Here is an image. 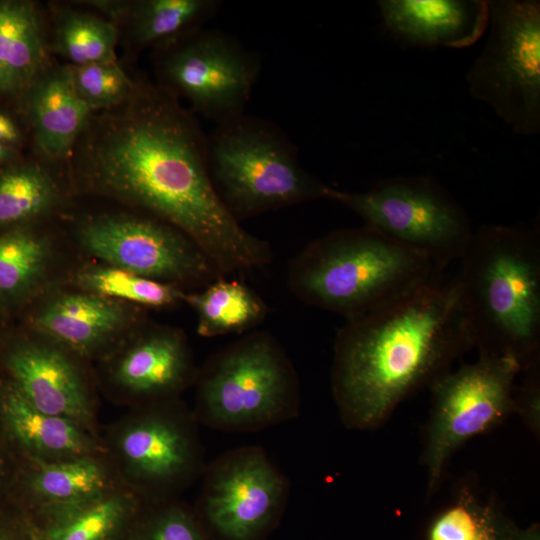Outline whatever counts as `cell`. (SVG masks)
I'll return each instance as SVG.
<instances>
[{
  "instance_id": "cell-5",
  "label": "cell",
  "mask_w": 540,
  "mask_h": 540,
  "mask_svg": "<svg viewBox=\"0 0 540 540\" xmlns=\"http://www.w3.org/2000/svg\"><path fill=\"white\" fill-rule=\"evenodd\" d=\"M207 155L214 188L238 222L308 201L329 200L333 190L303 167L278 126L245 113L216 124L207 136Z\"/></svg>"
},
{
  "instance_id": "cell-9",
  "label": "cell",
  "mask_w": 540,
  "mask_h": 540,
  "mask_svg": "<svg viewBox=\"0 0 540 540\" xmlns=\"http://www.w3.org/2000/svg\"><path fill=\"white\" fill-rule=\"evenodd\" d=\"M521 371L512 357L479 354L476 362L449 370L430 385L432 409L423 453L428 495L438 487L450 457L461 445L515 411V380Z\"/></svg>"
},
{
  "instance_id": "cell-4",
  "label": "cell",
  "mask_w": 540,
  "mask_h": 540,
  "mask_svg": "<svg viewBox=\"0 0 540 540\" xmlns=\"http://www.w3.org/2000/svg\"><path fill=\"white\" fill-rule=\"evenodd\" d=\"M442 271L424 255L364 225L309 243L290 263L287 282L304 303L347 320L442 279Z\"/></svg>"
},
{
  "instance_id": "cell-36",
  "label": "cell",
  "mask_w": 540,
  "mask_h": 540,
  "mask_svg": "<svg viewBox=\"0 0 540 540\" xmlns=\"http://www.w3.org/2000/svg\"><path fill=\"white\" fill-rule=\"evenodd\" d=\"M16 154V149L0 144V165L13 162Z\"/></svg>"
},
{
  "instance_id": "cell-20",
  "label": "cell",
  "mask_w": 540,
  "mask_h": 540,
  "mask_svg": "<svg viewBox=\"0 0 540 540\" xmlns=\"http://www.w3.org/2000/svg\"><path fill=\"white\" fill-rule=\"evenodd\" d=\"M50 54L38 4L0 0V97L21 96L52 65Z\"/></svg>"
},
{
  "instance_id": "cell-32",
  "label": "cell",
  "mask_w": 540,
  "mask_h": 540,
  "mask_svg": "<svg viewBox=\"0 0 540 540\" xmlns=\"http://www.w3.org/2000/svg\"><path fill=\"white\" fill-rule=\"evenodd\" d=\"M526 376L523 384L514 390V406L515 411L520 413L531 430L539 432V403H540V388H539V370L538 360L531 363L525 369Z\"/></svg>"
},
{
  "instance_id": "cell-8",
  "label": "cell",
  "mask_w": 540,
  "mask_h": 540,
  "mask_svg": "<svg viewBox=\"0 0 540 540\" xmlns=\"http://www.w3.org/2000/svg\"><path fill=\"white\" fill-rule=\"evenodd\" d=\"M489 32L469 69L471 95L523 136L540 132V2L488 0Z\"/></svg>"
},
{
  "instance_id": "cell-24",
  "label": "cell",
  "mask_w": 540,
  "mask_h": 540,
  "mask_svg": "<svg viewBox=\"0 0 540 540\" xmlns=\"http://www.w3.org/2000/svg\"><path fill=\"white\" fill-rule=\"evenodd\" d=\"M141 497L131 489L104 493L46 514L43 540H113L134 516Z\"/></svg>"
},
{
  "instance_id": "cell-28",
  "label": "cell",
  "mask_w": 540,
  "mask_h": 540,
  "mask_svg": "<svg viewBox=\"0 0 540 540\" xmlns=\"http://www.w3.org/2000/svg\"><path fill=\"white\" fill-rule=\"evenodd\" d=\"M83 291L119 302L166 308L183 301L180 288L111 265H91L76 275Z\"/></svg>"
},
{
  "instance_id": "cell-22",
  "label": "cell",
  "mask_w": 540,
  "mask_h": 540,
  "mask_svg": "<svg viewBox=\"0 0 540 540\" xmlns=\"http://www.w3.org/2000/svg\"><path fill=\"white\" fill-rule=\"evenodd\" d=\"M183 301L197 315V333L207 338L251 330L268 312L265 302L248 286L224 277L201 291L184 293Z\"/></svg>"
},
{
  "instance_id": "cell-15",
  "label": "cell",
  "mask_w": 540,
  "mask_h": 540,
  "mask_svg": "<svg viewBox=\"0 0 540 540\" xmlns=\"http://www.w3.org/2000/svg\"><path fill=\"white\" fill-rule=\"evenodd\" d=\"M7 365L13 386L32 406L90 429L93 413L89 391L64 350L50 344L24 343L12 350Z\"/></svg>"
},
{
  "instance_id": "cell-13",
  "label": "cell",
  "mask_w": 540,
  "mask_h": 540,
  "mask_svg": "<svg viewBox=\"0 0 540 540\" xmlns=\"http://www.w3.org/2000/svg\"><path fill=\"white\" fill-rule=\"evenodd\" d=\"M77 238L105 264L175 287H206L224 277L185 234L145 214H100L85 220Z\"/></svg>"
},
{
  "instance_id": "cell-12",
  "label": "cell",
  "mask_w": 540,
  "mask_h": 540,
  "mask_svg": "<svg viewBox=\"0 0 540 540\" xmlns=\"http://www.w3.org/2000/svg\"><path fill=\"white\" fill-rule=\"evenodd\" d=\"M202 476L195 512L211 540H264L277 527L290 483L262 447L231 449Z\"/></svg>"
},
{
  "instance_id": "cell-23",
  "label": "cell",
  "mask_w": 540,
  "mask_h": 540,
  "mask_svg": "<svg viewBox=\"0 0 540 540\" xmlns=\"http://www.w3.org/2000/svg\"><path fill=\"white\" fill-rule=\"evenodd\" d=\"M47 22L50 53L72 66L117 59V27L102 15L57 5Z\"/></svg>"
},
{
  "instance_id": "cell-37",
  "label": "cell",
  "mask_w": 540,
  "mask_h": 540,
  "mask_svg": "<svg viewBox=\"0 0 540 540\" xmlns=\"http://www.w3.org/2000/svg\"><path fill=\"white\" fill-rule=\"evenodd\" d=\"M0 540H8V538L0 532Z\"/></svg>"
},
{
  "instance_id": "cell-6",
  "label": "cell",
  "mask_w": 540,
  "mask_h": 540,
  "mask_svg": "<svg viewBox=\"0 0 540 540\" xmlns=\"http://www.w3.org/2000/svg\"><path fill=\"white\" fill-rule=\"evenodd\" d=\"M193 411L199 423L222 432H256L295 418L300 385L285 350L257 331L213 354L198 369Z\"/></svg>"
},
{
  "instance_id": "cell-30",
  "label": "cell",
  "mask_w": 540,
  "mask_h": 540,
  "mask_svg": "<svg viewBox=\"0 0 540 540\" xmlns=\"http://www.w3.org/2000/svg\"><path fill=\"white\" fill-rule=\"evenodd\" d=\"M139 540H211L195 511L172 500L152 503Z\"/></svg>"
},
{
  "instance_id": "cell-26",
  "label": "cell",
  "mask_w": 540,
  "mask_h": 540,
  "mask_svg": "<svg viewBox=\"0 0 540 540\" xmlns=\"http://www.w3.org/2000/svg\"><path fill=\"white\" fill-rule=\"evenodd\" d=\"M59 201V186L43 162H10L0 169V227H22L52 212Z\"/></svg>"
},
{
  "instance_id": "cell-35",
  "label": "cell",
  "mask_w": 540,
  "mask_h": 540,
  "mask_svg": "<svg viewBox=\"0 0 540 540\" xmlns=\"http://www.w3.org/2000/svg\"><path fill=\"white\" fill-rule=\"evenodd\" d=\"M506 540H540L539 525L533 524L527 528L521 529L511 521Z\"/></svg>"
},
{
  "instance_id": "cell-17",
  "label": "cell",
  "mask_w": 540,
  "mask_h": 540,
  "mask_svg": "<svg viewBox=\"0 0 540 540\" xmlns=\"http://www.w3.org/2000/svg\"><path fill=\"white\" fill-rule=\"evenodd\" d=\"M385 28L417 47L465 48L488 26L486 0H380Z\"/></svg>"
},
{
  "instance_id": "cell-18",
  "label": "cell",
  "mask_w": 540,
  "mask_h": 540,
  "mask_svg": "<svg viewBox=\"0 0 540 540\" xmlns=\"http://www.w3.org/2000/svg\"><path fill=\"white\" fill-rule=\"evenodd\" d=\"M91 7L111 21L128 53L153 51L204 26L222 5L219 0H89Z\"/></svg>"
},
{
  "instance_id": "cell-25",
  "label": "cell",
  "mask_w": 540,
  "mask_h": 540,
  "mask_svg": "<svg viewBox=\"0 0 540 540\" xmlns=\"http://www.w3.org/2000/svg\"><path fill=\"white\" fill-rule=\"evenodd\" d=\"M35 463L29 487L45 514L75 506L111 489L108 470L95 455Z\"/></svg>"
},
{
  "instance_id": "cell-33",
  "label": "cell",
  "mask_w": 540,
  "mask_h": 540,
  "mask_svg": "<svg viewBox=\"0 0 540 540\" xmlns=\"http://www.w3.org/2000/svg\"><path fill=\"white\" fill-rule=\"evenodd\" d=\"M510 522L494 503H486L484 521L477 540H506Z\"/></svg>"
},
{
  "instance_id": "cell-2",
  "label": "cell",
  "mask_w": 540,
  "mask_h": 540,
  "mask_svg": "<svg viewBox=\"0 0 540 540\" xmlns=\"http://www.w3.org/2000/svg\"><path fill=\"white\" fill-rule=\"evenodd\" d=\"M474 347L457 287L436 280L383 307L347 319L338 331L332 393L349 429L380 426L422 386Z\"/></svg>"
},
{
  "instance_id": "cell-14",
  "label": "cell",
  "mask_w": 540,
  "mask_h": 540,
  "mask_svg": "<svg viewBox=\"0 0 540 540\" xmlns=\"http://www.w3.org/2000/svg\"><path fill=\"white\" fill-rule=\"evenodd\" d=\"M195 367L183 333L156 327L137 335L114 361L112 383L138 407L177 399L195 383Z\"/></svg>"
},
{
  "instance_id": "cell-29",
  "label": "cell",
  "mask_w": 540,
  "mask_h": 540,
  "mask_svg": "<svg viewBox=\"0 0 540 540\" xmlns=\"http://www.w3.org/2000/svg\"><path fill=\"white\" fill-rule=\"evenodd\" d=\"M71 67L76 92L92 113L123 104L135 90L136 76L127 74L117 59Z\"/></svg>"
},
{
  "instance_id": "cell-7",
  "label": "cell",
  "mask_w": 540,
  "mask_h": 540,
  "mask_svg": "<svg viewBox=\"0 0 540 540\" xmlns=\"http://www.w3.org/2000/svg\"><path fill=\"white\" fill-rule=\"evenodd\" d=\"M329 200L351 209L364 225L424 255L441 270L461 257L475 231L462 204L427 175L385 178L363 192L333 188Z\"/></svg>"
},
{
  "instance_id": "cell-34",
  "label": "cell",
  "mask_w": 540,
  "mask_h": 540,
  "mask_svg": "<svg viewBox=\"0 0 540 540\" xmlns=\"http://www.w3.org/2000/svg\"><path fill=\"white\" fill-rule=\"evenodd\" d=\"M23 142L18 123L8 113L0 111V144L17 149Z\"/></svg>"
},
{
  "instance_id": "cell-31",
  "label": "cell",
  "mask_w": 540,
  "mask_h": 540,
  "mask_svg": "<svg viewBox=\"0 0 540 540\" xmlns=\"http://www.w3.org/2000/svg\"><path fill=\"white\" fill-rule=\"evenodd\" d=\"M486 504L463 490L456 501L432 521L427 540H477L482 529Z\"/></svg>"
},
{
  "instance_id": "cell-1",
  "label": "cell",
  "mask_w": 540,
  "mask_h": 540,
  "mask_svg": "<svg viewBox=\"0 0 540 540\" xmlns=\"http://www.w3.org/2000/svg\"><path fill=\"white\" fill-rule=\"evenodd\" d=\"M81 192L122 202L190 238L221 275L269 264L270 245L219 198L194 114L144 76L123 104L91 114L67 162Z\"/></svg>"
},
{
  "instance_id": "cell-3",
  "label": "cell",
  "mask_w": 540,
  "mask_h": 540,
  "mask_svg": "<svg viewBox=\"0 0 540 540\" xmlns=\"http://www.w3.org/2000/svg\"><path fill=\"white\" fill-rule=\"evenodd\" d=\"M453 279L479 354L508 356L522 370L539 359L540 238L520 226L482 225Z\"/></svg>"
},
{
  "instance_id": "cell-16",
  "label": "cell",
  "mask_w": 540,
  "mask_h": 540,
  "mask_svg": "<svg viewBox=\"0 0 540 540\" xmlns=\"http://www.w3.org/2000/svg\"><path fill=\"white\" fill-rule=\"evenodd\" d=\"M20 97L39 161L67 163L92 114L76 92L71 65L52 64Z\"/></svg>"
},
{
  "instance_id": "cell-19",
  "label": "cell",
  "mask_w": 540,
  "mask_h": 540,
  "mask_svg": "<svg viewBox=\"0 0 540 540\" xmlns=\"http://www.w3.org/2000/svg\"><path fill=\"white\" fill-rule=\"evenodd\" d=\"M133 320L134 315L122 302L83 291L49 301L33 317V324L59 345L89 354Z\"/></svg>"
},
{
  "instance_id": "cell-27",
  "label": "cell",
  "mask_w": 540,
  "mask_h": 540,
  "mask_svg": "<svg viewBox=\"0 0 540 540\" xmlns=\"http://www.w3.org/2000/svg\"><path fill=\"white\" fill-rule=\"evenodd\" d=\"M51 257L48 240L17 227L0 235V297L18 298L44 277Z\"/></svg>"
},
{
  "instance_id": "cell-21",
  "label": "cell",
  "mask_w": 540,
  "mask_h": 540,
  "mask_svg": "<svg viewBox=\"0 0 540 540\" xmlns=\"http://www.w3.org/2000/svg\"><path fill=\"white\" fill-rule=\"evenodd\" d=\"M4 420L35 461H61L95 455L98 446L87 427L32 406L12 385L1 399Z\"/></svg>"
},
{
  "instance_id": "cell-11",
  "label": "cell",
  "mask_w": 540,
  "mask_h": 540,
  "mask_svg": "<svg viewBox=\"0 0 540 540\" xmlns=\"http://www.w3.org/2000/svg\"><path fill=\"white\" fill-rule=\"evenodd\" d=\"M198 420L177 399L138 407L112 447L130 489L151 503L172 500L203 475Z\"/></svg>"
},
{
  "instance_id": "cell-10",
  "label": "cell",
  "mask_w": 540,
  "mask_h": 540,
  "mask_svg": "<svg viewBox=\"0 0 540 540\" xmlns=\"http://www.w3.org/2000/svg\"><path fill=\"white\" fill-rule=\"evenodd\" d=\"M157 85L216 124L244 114L260 60L220 30H195L153 51Z\"/></svg>"
}]
</instances>
